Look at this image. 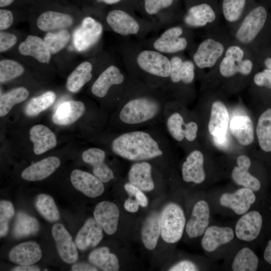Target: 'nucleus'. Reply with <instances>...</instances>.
<instances>
[{
	"label": "nucleus",
	"instance_id": "nucleus-1",
	"mask_svg": "<svg viewBox=\"0 0 271 271\" xmlns=\"http://www.w3.org/2000/svg\"><path fill=\"white\" fill-rule=\"evenodd\" d=\"M113 136L109 142L113 154L132 162L148 161L164 171L171 156V148L161 125L114 132Z\"/></svg>",
	"mask_w": 271,
	"mask_h": 271
},
{
	"label": "nucleus",
	"instance_id": "nucleus-2",
	"mask_svg": "<svg viewBox=\"0 0 271 271\" xmlns=\"http://www.w3.org/2000/svg\"><path fill=\"white\" fill-rule=\"evenodd\" d=\"M169 102L159 94L131 93L113 112L111 123L114 132L162 125Z\"/></svg>",
	"mask_w": 271,
	"mask_h": 271
},
{
	"label": "nucleus",
	"instance_id": "nucleus-3",
	"mask_svg": "<svg viewBox=\"0 0 271 271\" xmlns=\"http://www.w3.org/2000/svg\"><path fill=\"white\" fill-rule=\"evenodd\" d=\"M186 219L182 208L177 204L170 203L160 213L161 236L166 242L175 243L182 237Z\"/></svg>",
	"mask_w": 271,
	"mask_h": 271
},
{
	"label": "nucleus",
	"instance_id": "nucleus-4",
	"mask_svg": "<svg viewBox=\"0 0 271 271\" xmlns=\"http://www.w3.org/2000/svg\"><path fill=\"white\" fill-rule=\"evenodd\" d=\"M267 18L265 8L258 6L245 17L236 33L237 40L247 44L251 42L263 28Z\"/></svg>",
	"mask_w": 271,
	"mask_h": 271
},
{
	"label": "nucleus",
	"instance_id": "nucleus-5",
	"mask_svg": "<svg viewBox=\"0 0 271 271\" xmlns=\"http://www.w3.org/2000/svg\"><path fill=\"white\" fill-rule=\"evenodd\" d=\"M137 63L148 74L159 79L169 77L171 61L163 54L154 51L145 50L139 54Z\"/></svg>",
	"mask_w": 271,
	"mask_h": 271
},
{
	"label": "nucleus",
	"instance_id": "nucleus-6",
	"mask_svg": "<svg viewBox=\"0 0 271 271\" xmlns=\"http://www.w3.org/2000/svg\"><path fill=\"white\" fill-rule=\"evenodd\" d=\"M102 30L101 24L93 18L87 17L83 19L73 34V43L76 50L84 51L94 45L99 39Z\"/></svg>",
	"mask_w": 271,
	"mask_h": 271
},
{
	"label": "nucleus",
	"instance_id": "nucleus-7",
	"mask_svg": "<svg viewBox=\"0 0 271 271\" xmlns=\"http://www.w3.org/2000/svg\"><path fill=\"white\" fill-rule=\"evenodd\" d=\"M106 157V152L97 147L90 148L82 154V160L92 167L93 174L103 183L115 178L113 171L105 162Z\"/></svg>",
	"mask_w": 271,
	"mask_h": 271
},
{
	"label": "nucleus",
	"instance_id": "nucleus-8",
	"mask_svg": "<svg viewBox=\"0 0 271 271\" xmlns=\"http://www.w3.org/2000/svg\"><path fill=\"white\" fill-rule=\"evenodd\" d=\"M52 234L61 258L67 263H72L78 258L75 243L65 227L60 223H55L52 228Z\"/></svg>",
	"mask_w": 271,
	"mask_h": 271
},
{
	"label": "nucleus",
	"instance_id": "nucleus-9",
	"mask_svg": "<svg viewBox=\"0 0 271 271\" xmlns=\"http://www.w3.org/2000/svg\"><path fill=\"white\" fill-rule=\"evenodd\" d=\"M70 180L76 190L88 197H99L104 192L103 183L89 172L75 169L71 173Z\"/></svg>",
	"mask_w": 271,
	"mask_h": 271
},
{
	"label": "nucleus",
	"instance_id": "nucleus-10",
	"mask_svg": "<svg viewBox=\"0 0 271 271\" xmlns=\"http://www.w3.org/2000/svg\"><path fill=\"white\" fill-rule=\"evenodd\" d=\"M154 168L148 161L133 162L127 173V181L143 191H151L155 187Z\"/></svg>",
	"mask_w": 271,
	"mask_h": 271
},
{
	"label": "nucleus",
	"instance_id": "nucleus-11",
	"mask_svg": "<svg viewBox=\"0 0 271 271\" xmlns=\"http://www.w3.org/2000/svg\"><path fill=\"white\" fill-rule=\"evenodd\" d=\"M125 83V78L118 68L111 65L104 70L93 83L91 91L98 98H104L108 94L113 85H122Z\"/></svg>",
	"mask_w": 271,
	"mask_h": 271
},
{
	"label": "nucleus",
	"instance_id": "nucleus-12",
	"mask_svg": "<svg viewBox=\"0 0 271 271\" xmlns=\"http://www.w3.org/2000/svg\"><path fill=\"white\" fill-rule=\"evenodd\" d=\"M93 215L106 234L112 235L116 232L119 218V210L115 204L108 201L98 203L94 208Z\"/></svg>",
	"mask_w": 271,
	"mask_h": 271
},
{
	"label": "nucleus",
	"instance_id": "nucleus-13",
	"mask_svg": "<svg viewBox=\"0 0 271 271\" xmlns=\"http://www.w3.org/2000/svg\"><path fill=\"white\" fill-rule=\"evenodd\" d=\"M255 199L253 191L244 187L233 193L223 194L219 202L222 206L231 209L236 214L242 215L247 212Z\"/></svg>",
	"mask_w": 271,
	"mask_h": 271
},
{
	"label": "nucleus",
	"instance_id": "nucleus-14",
	"mask_svg": "<svg viewBox=\"0 0 271 271\" xmlns=\"http://www.w3.org/2000/svg\"><path fill=\"white\" fill-rule=\"evenodd\" d=\"M224 48L222 43L212 39L203 41L199 46L193 59L200 68L213 66L222 55Z\"/></svg>",
	"mask_w": 271,
	"mask_h": 271
},
{
	"label": "nucleus",
	"instance_id": "nucleus-15",
	"mask_svg": "<svg viewBox=\"0 0 271 271\" xmlns=\"http://www.w3.org/2000/svg\"><path fill=\"white\" fill-rule=\"evenodd\" d=\"M181 174L184 181L201 184L205 179L204 169V156L198 150L192 151L183 163Z\"/></svg>",
	"mask_w": 271,
	"mask_h": 271
},
{
	"label": "nucleus",
	"instance_id": "nucleus-16",
	"mask_svg": "<svg viewBox=\"0 0 271 271\" xmlns=\"http://www.w3.org/2000/svg\"><path fill=\"white\" fill-rule=\"evenodd\" d=\"M262 224V216L258 211H251L243 214L235 225L236 237L245 241L254 240L260 232Z\"/></svg>",
	"mask_w": 271,
	"mask_h": 271
},
{
	"label": "nucleus",
	"instance_id": "nucleus-17",
	"mask_svg": "<svg viewBox=\"0 0 271 271\" xmlns=\"http://www.w3.org/2000/svg\"><path fill=\"white\" fill-rule=\"evenodd\" d=\"M210 209L204 200L197 202L194 205L191 216L186 225V231L190 238L203 234L209 223Z\"/></svg>",
	"mask_w": 271,
	"mask_h": 271
},
{
	"label": "nucleus",
	"instance_id": "nucleus-18",
	"mask_svg": "<svg viewBox=\"0 0 271 271\" xmlns=\"http://www.w3.org/2000/svg\"><path fill=\"white\" fill-rule=\"evenodd\" d=\"M102 228L94 218H88L77 233L75 243L81 251L97 246L103 238Z\"/></svg>",
	"mask_w": 271,
	"mask_h": 271
},
{
	"label": "nucleus",
	"instance_id": "nucleus-19",
	"mask_svg": "<svg viewBox=\"0 0 271 271\" xmlns=\"http://www.w3.org/2000/svg\"><path fill=\"white\" fill-rule=\"evenodd\" d=\"M42 252L39 245L30 241L14 246L9 253V260L19 265H32L40 260Z\"/></svg>",
	"mask_w": 271,
	"mask_h": 271
},
{
	"label": "nucleus",
	"instance_id": "nucleus-20",
	"mask_svg": "<svg viewBox=\"0 0 271 271\" xmlns=\"http://www.w3.org/2000/svg\"><path fill=\"white\" fill-rule=\"evenodd\" d=\"M60 165V161L58 158L49 157L25 169L21 173V177L28 181H41L53 174Z\"/></svg>",
	"mask_w": 271,
	"mask_h": 271
},
{
	"label": "nucleus",
	"instance_id": "nucleus-21",
	"mask_svg": "<svg viewBox=\"0 0 271 271\" xmlns=\"http://www.w3.org/2000/svg\"><path fill=\"white\" fill-rule=\"evenodd\" d=\"M85 110V105L82 101L71 100L64 102L57 108L52 121L58 125H68L81 117Z\"/></svg>",
	"mask_w": 271,
	"mask_h": 271
},
{
	"label": "nucleus",
	"instance_id": "nucleus-22",
	"mask_svg": "<svg viewBox=\"0 0 271 271\" xmlns=\"http://www.w3.org/2000/svg\"><path fill=\"white\" fill-rule=\"evenodd\" d=\"M183 30L180 27L167 30L154 43V48L160 52L175 53L184 50L187 45L186 39L180 37Z\"/></svg>",
	"mask_w": 271,
	"mask_h": 271
},
{
	"label": "nucleus",
	"instance_id": "nucleus-23",
	"mask_svg": "<svg viewBox=\"0 0 271 271\" xmlns=\"http://www.w3.org/2000/svg\"><path fill=\"white\" fill-rule=\"evenodd\" d=\"M29 133L30 141L33 144V151L36 155L42 154L57 145L55 134L44 125L37 124L32 126Z\"/></svg>",
	"mask_w": 271,
	"mask_h": 271
},
{
	"label": "nucleus",
	"instance_id": "nucleus-24",
	"mask_svg": "<svg viewBox=\"0 0 271 271\" xmlns=\"http://www.w3.org/2000/svg\"><path fill=\"white\" fill-rule=\"evenodd\" d=\"M106 22L113 31L123 36L136 34L140 29L138 23L122 10L110 11L106 17Z\"/></svg>",
	"mask_w": 271,
	"mask_h": 271
},
{
	"label": "nucleus",
	"instance_id": "nucleus-25",
	"mask_svg": "<svg viewBox=\"0 0 271 271\" xmlns=\"http://www.w3.org/2000/svg\"><path fill=\"white\" fill-rule=\"evenodd\" d=\"M233 237L234 232L231 228L211 226L206 229L201 245L206 251L212 252L220 245L230 242Z\"/></svg>",
	"mask_w": 271,
	"mask_h": 271
},
{
	"label": "nucleus",
	"instance_id": "nucleus-26",
	"mask_svg": "<svg viewBox=\"0 0 271 271\" xmlns=\"http://www.w3.org/2000/svg\"><path fill=\"white\" fill-rule=\"evenodd\" d=\"M73 24V19L71 15L54 11L43 12L37 20L38 28L46 32L65 29Z\"/></svg>",
	"mask_w": 271,
	"mask_h": 271
},
{
	"label": "nucleus",
	"instance_id": "nucleus-27",
	"mask_svg": "<svg viewBox=\"0 0 271 271\" xmlns=\"http://www.w3.org/2000/svg\"><path fill=\"white\" fill-rule=\"evenodd\" d=\"M237 166L232 170L231 176L235 183L251 189L253 191H258L260 187L259 181L249 172L251 165L250 159L245 155L238 157L236 161Z\"/></svg>",
	"mask_w": 271,
	"mask_h": 271
},
{
	"label": "nucleus",
	"instance_id": "nucleus-28",
	"mask_svg": "<svg viewBox=\"0 0 271 271\" xmlns=\"http://www.w3.org/2000/svg\"><path fill=\"white\" fill-rule=\"evenodd\" d=\"M19 51L22 55L33 57L42 63L48 64L51 59V54L44 41L36 36H28L20 44Z\"/></svg>",
	"mask_w": 271,
	"mask_h": 271
},
{
	"label": "nucleus",
	"instance_id": "nucleus-29",
	"mask_svg": "<svg viewBox=\"0 0 271 271\" xmlns=\"http://www.w3.org/2000/svg\"><path fill=\"white\" fill-rule=\"evenodd\" d=\"M229 129L242 145H249L254 140L253 124L250 117L246 115H234L230 120Z\"/></svg>",
	"mask_w": 271,
	"mask_h": 271
},
{
	"label": "nucleus",
	"instance_id": "nucleus-30",
	"mask_svg": "<svg viewBox=\"0 0 271 271\" xmlns=\"http://www.w3.org/2000/svg\"><path fill=\"white\" fill-rule=\"evenodd\" d=\"M229 115L225 105L221 101L213 103L210 117L208 123V130L213 136L223 134L227 131Z\"/></svg>",
	"mask_w": 271,
	"mask_h": 271
},
{
	"label": "nucleus",
	"instance_id": "nucleus-31",
	"mask_svg": "<svg viewBox=\"0 0 271 271\" xmlns=\"http://www.w3.org/2000/svg\"><path fill=\"white\" fill-rule=\"evenodd\" d=\"M161 235L160 213L154 211L145 219L142 228L141 238L148 250L154 249Z\"/></svg>",
	"mask_w": 271,
	"mask_h": 271
},
{
	"label": "nucleus",
	"instance_id": "nucleus-32",
	"mask_svg": "<svg viewBox=\"0 0 271 271\" xmlns=\"http://www.w3.org/2000/svg\"><path fill=\"white\" fill-rule=\"evenodd\" d=\"M171 61L170 80L173 83L182 82L190 84L195 77L194 65L190 61H183L179 57H173Z\"/></svg>",
	"mask_w": 271,
	"mask_h": 271
},
{
	"label": "nucleus",
	"instance_id": "nucleus-33",
	"mask_svg": "<svg viewBox=\"0 0 271 271\" xmlns=\"http://www.w3.org/2000/svg\"><path fill=\"white\" fill-rule=\"evenodd\" d=\"M90 263L104 271H117L119 269L116 255L110 252L109 248L102 246L93 250L88 255Z\"/></svg>",
	"mask_w": 271,
	"mask_h": 271
},
{
	"label": "nucleus",
	"instance_id": "nucleus-34",
	"mask_svg": "<svg viewBox=\"0 0 271 271\" xmlns=\"http://www.w3.org/2000/svg\"><path fill=\"white\" fill-rule=\"evenodd\" d=\"M216 15L208 4H202L190 8L184 17L185 23L188 26L198 27L213 22Z\"/></svg>",
	"mask_w": 271,
	"mask_h": 271
},
{
	"label": "nucleus",
	"instance_id": "nucleus-35",
	"mask_svg": "<svg viewBox=\"0 0 271 271\" xmlns=\"http://www.w3.org/2000/svg\"><path fill=\"white\" fill-rule=\"evenodd\" d=\"M92 66L87 61L79 64L69 75L66 81V88L71 92L76 93L92 77Z\"/></svg>",
	"mask_w": 271,
	"mask_h": 271
},
{
	"label": "nucleus",
	"instance_id": "nucleus-36",
	"mask_svg": "<svg viewBox=\"0 0 271 271\" xmlns=\"http://www.w3.org/2000/svg\"><path fill=\"white\" fill-rule=\"evenodd\" d=\"M40 226L37 220L24 212H19L14 223L13 233L15 238H21L36 234Z\"/></svg>",
	"mask_w": 271,
	"mask_h": 271
},
{
	"label": "nucleus",
	"instance_id": "nucleus-37",
	"mask_svg": "<svg viewBox=\"0 0 271 271\" xmlns=\"http://www.w3.org/2000/svg\"><path fill=\"white\" fill-rule=\"evenodd\" d=\"M256 130L260 148L265 152H271L270 108L266 109L259 116Z\"/></svg>",
	"mask_w": 271,
	"mask_h": 271
},
{
	"label": "nucleus",
	"instance_id": "nucleus-38",
	"mask_svg": "<svg viewBox=\"0 0 271 271\" xmlns=\"http://www.w3.org/2000/svg\"><path fill=\"white\" fill-rule=\"evenodd\" d=\"M35 206L46 220L54 222L60 219V213L53 198L46 194L38 195L35 201Z\"/></svg>",
	"mask_w": 271,
	"mask_h": 271
},
{
	"label": "nucleus",
	"instance_id": "nucleus-39",
	"mask_svg": "<svg viewBox=\"0 0 271 271\" xmlns=\"http://www.w3.org/2000/svg\"><path fill=\"white\" fill-rule=\"evenodd\" d=\"M28 90L24 87L13 89L1 95L0 116L8 114L13 106L25 100L29 96Z\"/></svg>",
	"mask_w": 271,
	"mask_h": 271
},
{
	"label": "nucleus",
	"instance_id": "nucleus-40",
	"mask_svg": "<svg viewBox=\"0 0 271 271\" xmlns=\"http://www.w3.org/2000/svg\"><path fill=\"white\" fill-rule=\"evenodd\" d=\"M252 67V62L249 59L237 62L225 57L220 63L219 70L223 76L230 77L237 73L247 75L251 72Z\"/></svg>",
	"mask_w": 271,
	"mask_h": 271
},
{
	"label": "nucleus",
	"instance_id": "nucleus-41",
	"mask_svg": "<svg viewBox=\"0 0 271 271\" xmlns=\"http://www.w3.org/2000/svg\"><path fill=\"white\" fill-rule=\"evenodd\" d=\"M258 257L249 248L240 249L235 255L232 263L234 271H255L257 268Z\"/></svg>",
	"mask_w": 271,
	"mask_h": 271
},
{
	"label": "nucleus",
	"instance_id": "nucleus-42",
	"mask_svg": "<svg viewBox=\"0 0 271 271\" xmlns=\"http://www.w3.org/2000/svg\"><path fill=\"white\" fill-rule=\"evenodd\" d=\"M55 99L56 94L54 92L47 91L41 95L32 98L26 105L25 113L28 116H36L50 107Z\"/></svg>",
	"mask_w": 271,
	"mask_h": 271
},
{
	"label": "nucleus",
	"instance_id": "nucleus-43",
	"mask_svg": "<svg viewBox=\"0 0 271 271\" xmlns=\"http://www.w3.org/2000/svg\"><path fill=\"white\" fill-rule=\"evenodd\" d=\"M70 34L65 29L54 32H49L45 36L44 41L51 54H55L63 49L68 43Z\"/></svg>",
	"mask_w": 271,
	"mask_h": 271
},
{
	"label": "nucleus",
	"instance_id": "nucleus-44",
	"mask_svg": "<svg viewBox=\"0 0 271 271\" xmlns=\"http://www.w3.org/2000/svg\"><path fill=\"white\" fill-rule=\"evenodd\" d=\"M24 68L18 62L10 59L0 62V81L7 82L16 78L23 74Z\"/></svg>",
	"mask_w": 271,
	"mask_h": 271
},
{
	"label": "nucleus",
	"instance_id": "nucleus-45",
	"mask_svg": "<svg viewBox=\"0 0 271 271\" xmlns=\"http://www.w3.org/2000/svg\"><path fill=\"white\" fill-rule=\"evenodd\" d=\"M245 0H223V14L225 19L229 22L239 20L245 6Z\"/></svg>",
	"mask_w": 271,
	"mask_h": 271
},
{
	"label": "nucleus",
	"instance_id": "nucleus-46",
	"mask_svg": "<svg viewBox=\"0 0 271 271\" xmlns=\"http://www.w3.org/2000/svg\"><path fill=\"white\" fill-rule=\"evenodd\" d=\"M15 214L13 204L8 200L0 201V237L6 236L9 230L10 220Z\"/></svg>",
	"mask_w": 271,
	"mask_h": 271
},
{
	"label": "nucleus",
	"instance_id": "nucleus-47",
	"mask_svg": "<svg viewBox=\"0 0 271 271\" xmlns=\"http://www.w3.org/2000/svg\"><path fill=\"white\" fill-rule=\"evenodd\" d=\"M123 188L129 196L134 198V199L139 202L140 206L142 207H146L147 206L148 204V198L142 190L134 186L128 181L124 183Z\"/></svg>",
	"mask_w": 271,
	"mask_h": 271
},
{
	"label": "nucleus",
	"instance_id": "nucleus-48",
	"mask_svg": "<svg viewBox=\"0 0 271 271\" xmlns=\"http://www.w3.org/2000/svg\"><path fill=\"white\" fill-rule=\"evenodd\" d=\"M173 0H145V9L150 15L156 14L162 9L170 7Z\"/></svg>",
	"mask_w": 271,
	"mask_h": 271
},
{
	"label": "nucleus",
	"instance_id": "nucleus-49",
	"mask_svg": "<svg viewBox=\"0 0 271 271\" xmlns=\"http://www.w3.org/2000/svg\"><path fill=\"white\" fill-rule=\"evenodd\" d=\"M17 42V37L11 33L1 31L0 32V51L3 52L14 46Z\"/></svg>",
	"mask_w": 271,
	"mask_h": 271
},
{
	"label": "nucleus",
	"instance_id": "nucleus-50",
	"mask_svg": "<svg viewBox=\"0 0 271 271\" xmlns=\"http://www.w3.org/2000/svg\"><path fill=\"white\" fill-rule=\"evenodd\" d=\"M254 82L258 86H264L271 89V70L265 69L254 76Z\"/></svg>",
	"mask_w": 271,
	"mask_h": 271
},
{
	"label": "nucleus",
	"instance_id": "nucleus-51",
	"mask_svg": "<svg viewBox=\"0 0 271 271\" xmlns=\"http://www.w3.org/2000/svg\"><path fill=\"white\" fill-rule=\"evenodd\" d=\"M14 17L12 12L7 9L0 10V30L7 29L13 24Z\"/></svg>",
	"mask_w": 271,
	"mask_h": 271
},
{
	"label": "nucleus",
	"instance_id": "nucleus-52",
	"mask_svg": "<svg viewBox=\"0 0 271 271\" xmlns=\"http://www.w3.org/2000/svg\"><path fill=\"white\" fill-rule=\"evenodd\" d=\"M169 271H196L198 270L197 266L190 260H182L171 266Z\"/></svg>",
	"mask_w": 271,
	"mask_h": 271
},
{
	"label": "nucleus",
	"instance_id": "nucleus-53",
	"mask_svg": "<svg viewBox=\"0 0 271 271\" xmlns=\"http://www.w3.org/2000/svg\"><path fill=\"white\" fill-rule=\"evenodd\" d=\"M243 56V51L239 47L237 46H230L225 52L226 57L237 62L242 61Z\"/></svg>",
	"mask_w": 271,
	"mask_h": 271
},
{
	"label": "nucleus",
	"instance_id": "nucleus-54",
	"mask_svg": "<svg viewBox=\"0 0 271 271\" xmlns=\"http://www.w3.org/2000/svg\"><path fill=\"white\" fill-rule=\"evenodd\" d=\"M213 141L215 146L220 149H227L229 145V136L227 131L222 135L213 136Z\"/></svg>",
	"mask_w": 271,
	"mask_h": 271
},
{
	"label": "nucleus",
	"instance_id": "nucleus-55",
	"mask_svg": "<svg viewBox=\"0 0 271 271\" xmlns=\"http://www.w3.org/2000/svg\"><path fill=\"white\" fill-rule=\"evenodd\" d=\"M139 202L131 197H129L124 203V209L130 213L137 212L139 210Z\"/></svg>",
	"mask_w": 271,
	"mask_h": 271
},
{
	"label": "nucleus",
	"instance_id": "nucleus-56",
	"mask_svg": "<svg viewBox=\"0 0 271 271\" xmlns=\"http://www.w3.org/2000/svg\"><path fill=\"white\" fill-rule=\"evenodd\" d=\"M72 271H97V268L93 265L86 262H78L71 266Z\"/></svg>",
	"mask_w": 271,
	"mask_h": 271
},
{
	"label": "nucleus",
	"instance_id": "nucleus-57",
	"mask_svg": "<svg viewBox=\"0 0 271 271\" xmlns=\"http://www.w3.org/2000/svg\"><path fill=\"white\" fill-rule=\"evenodd\" d=\"M12 271H39L40 268L36 265H20L15 266L12 269Z\"/></svg>",
	"mask_w": 271,
	"mask_h": 271
},
{
	"label": "nucleus",
	"instance_id": "nucleus-58",
	"mask_svg": "<svg viewBox=\"0 0 271 271\" xmlns=\"http://www.w3.org/2000/svg\"><path fill=\"white\" fill-rule=\"evenodd\" d=\"M263 257L265 260L271 264V240L268 242L264 251Z\"/></svg>",
	"mask_w": 271,
	"mask_h": 271
},
{
	"label": "nucleus",
	"instance_id": "nucleus-59",
	"mask_svg": "<svg viewBox=\"0 0 271 271\" xmlns=\"http://www.w3.org/2000/svg\"><path fill=\"white\" fill-rule=\"evenodd\" d=\"M15 0H0V7L4 8L11 5Z\"/></svg>",
	"mask_w": 271,
	"mask_h": 271
},
{
	"label": "nucleus",
	"instance_id": "nucleus-60",
	"mask_svg": "<svg viewBox=\"0 0 271 271\" xmlns=\"http://www.w3.org/2000/svg\"><path fill=\"white\" fill-rule=\"evenodd\" d=\"M264 64L267 68L271 70V58H267L264 60Z\"/></svg>",
	"mask_w": 271,
	"mask_h": 271
},
{
	"label": "nucleus",
	"instance_id": "nucleus-61",
	"mask_svg": "<svg viewBox=\"0 0 271 271\" xmlns=\"http://www.w3.org/2000/svg\"><path fill=\"white\" fill-rule=\"evenodd\" d=\"M102 1V2L108 4V5H112L114 4H116L118 2H119L120 0H100Z\"/></svg>",
	"mask_w": 271,
	"mask_h": 271
}]
</instances>
